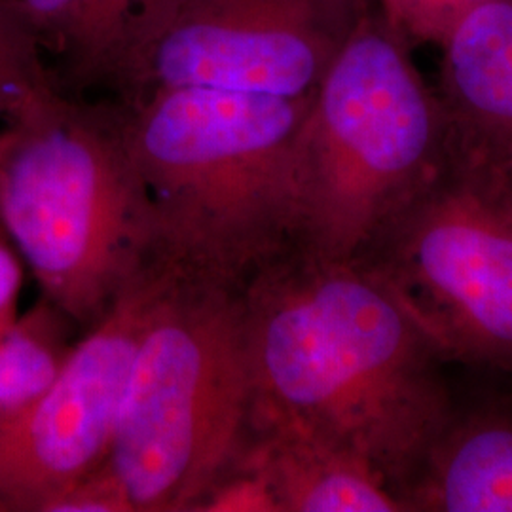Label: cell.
Listing matches in <instances>:
<instances>
[{
	"label": "cell",
	"instance_id": "cell-1",
	"mask_svg": "<svg viewBox=\"0 0 512 512\" xmlns=\"http://www.w3.org/2000/svg\"><path fill=\"white\" fill-rule=\"evenodd\" d=\"M241 298L249 429H289L351 450L403 505L404 488L454 408L444 357L429 336L353 260L289 249Z\"/></svg>",
	"mask_w": 512,
	"mask_h": 512
},
{
	"label": "cell",
	"instance_id": "cell-2",
	"mask_svg": "<svg viewBox=\"0 0 512 512\" xmlns=\"http://www.w3.org/2000/svg\"><path fill=\"white\" fill-rule=\"evenodd\" d=\"M313 93L164 88L122 103L165 262L243 291L293 249L296 148Z\"/></svg>",
	"mask_w": 512,
	"mask_h": 512
},
{
	"label": "cell",
	"instance_id": "cell-3",
	"mask_svg": "<svg viewBox=\"0 0 512 512\" xmlns=\"http://www.w3.org/2000/svg\"><path fill=\"white\" fill-rule=\"evenodd\" d=\"M0 228L46 300L86 329L162 258L120 101L57 88L6 120Z\"/></svg>",
	"mask_w": 512,
	"mask_h": 512
},
{
	"label": "cell",
	"instance_id": "cell-4",
	"mask_svg": "<svg viewBox=\"0 0 512 512\" xmlns=\"http://www.w3.org/2000/svg\"><path fill=\"white\" fill-rule=\"evenodd\" d=\"M370 10L313 93L296 148L293 249L351 262L452 162L439 95Z\"/></svg>",
	"mask_w": 512,
	"mask_h": 512
},
{
	"label": "cell",
	"instance_id": "cell-5",
	"mask_svg": "<svg viewBox=\"0 0 512 512\" xmlns=\"http://www.w3.org/2000/svg\"><path fill=\"white\" fill-rule=\"evenodd\" d=\"M249 416L241 289L177 268L141 336L107 458L133 512H194Z\"/></svg>",
	"mask_w": 512,
	"mask_h": 512
},
{
	"label": "cell",
	"instance_id": "cell-6",
	"mask_svg": "<svg viewBox=\"0 0 512 512\" xmlns=\"http://www.w3.org/2000/svg\"><path fill=\"white\" fill-rule=\"evenodd\" d=\"M353 262L384 283L444 361L512 376V200L497 173L452 154Z\"/></svg>",
	"mask_w": 512,
	"mask_h": 512
},
{
	"label": "cell",
	"instance_id": "cell-7",
	"mask_svg": "<svg viewBox=\"0 0 512 512\" xmlns=\"http://www.w3.org/2000/svg\"><path fill=\"white\" fill-rule=\"evenodd\" d=\"M370 0H141L105 88L129 105L164 88L304 97Z\"/></svg>",
	"mask_w": 512,
	"mask_h": 512
},
{
	"label": "cell",
	"instance_id": "cell-8",
	"mask_svg": "<svg viewBox=\"0 0 512 512\" xmlns=\"http://www.w3.org/2000/svg\"><path fill=\"white\" fill-rule=\"evenodd\" d=\"M175 270L152 262L52 378L0 420V512H46L105 465L141 336Z\"/></svg>",
	"mask_w": 512,
	"mask_h": 512
},
{
	"label": "cell",
	"instance_id": "cell-9",
	"mask_svg": "<svg viewBox=\"0 0 512 512\" xmlns=\"http://www.w3.org/2000/svg\"><path fill=\"white\" fill-rule=\"evenodd\" d=\"M440 46L454 158L499 173L512 162V0H482Z\"/></svg>",
	"mask_w": 512,
	"mask_h": 512
},
{
	"label": "cell",
	"instance_id": "cell-10",
	"mask_svg": "<svg viewBox=\"0 0 512 512\" xmlns=\"http://www.w3.org/2000/svg\"><path fill=\"white\" fill-rule=\"evenodd\" d=\"M401 499L406 512H512V401L454 404Z\"/></svg>",
	"mask_w": 512,
	"mask_h": 512
},
{
	"label": "cell",
	"instance_id": "cell-11",
	"mask_svg": "<svg viewBox=\"0 0 512 512\" xmlns=\"http://www.w3.org/2000/svg\"><path fill=\"white\" fill-rule=\"evenodd\" d=\"M243 448L275 512H404L368 461L327 440L289 429H249Z\"/></svg>",
	"mask_w": 512,
	"mask_h": 512
},
{
	"label": "cell",
	"instance_id": "cell-12",
	"mask_svg": "<svg viewBox=\"0 0 512 512\" xmlns=\"http://www.w3.org/2000/svg\"><path fill=\"white\" fill-rule=\"evenodd\" d=\"M59 90L84 95L105 84L141 0H19Z\"/></svg>",
	"mask_w": 512,
	"mask_h": 512
},
{
	"label": "cell",
	"instance_id": "cell-13",
	"mask_svg": "<svg viewBox=\"0 0 512 512\" xmlns=\"http://www.w3.org/2000/svg\"><path fill=\"white\" fill-rule=\"evenodd\" d=\"M57 88L25 8L19 0H0V118L18 116Z\"/></svg>",
	"mask_w": 512,
	"mask_h": 512
},
{
	"label": "cell",
	"instance_id": "cell-14",
	"mask_svg": "<svg viewBox=\"0 0 512 512\" xmlns=\"http://www.w3.org/2000/svg\"><path fill=\"white\" fill-rule=\"evenodd\" d=\"M480 2L482 0H376V12L406 44L437 42L440 46L459 19Z\"/></svg>",
	"mask_w": 512,
	"mask_h": 512
},
{
	"label": "cell",
	"instance_id": "cell-15",
	"mask_svg": "<svg viewBox=\"0 0 512 512\" xmlns=\"http://www.w3.org/2000/svg\"><path fill=\"white\" fill-rule=\"evenodd\" d=\"M46 512H133L120 480L107 461L95 473L59 495Z\"/></svg>",
	"mask_w": 512,
	"mask_h": 512
},
{
	"label": "cell",
	"instance_id": "cell-16",
	"mask_svg": "<svg viewBox=\"0 0 512 512\" xmlns=\"http://www.w3.org/2000/svg\"><path fill=\"white\" fill-rule=\"evenodd\" d=\"M4 232L0 228V325L6 321V315L10 310L12 302V293H14V266L6 258V249H4Z\"/></svg>",
	"mask_w": 512,
	"mask_h": 512
},
{
	"label": "cell",
	"instance_id": "cell-17",
	"mask_svg": "<svg viewBox=\"0 0 512 512\" xmlns=\"http://www.w3.org/2000/svg\"><path fill=\"white\" fill-rule=\"evenodd\" d=\"M499 177H501V181H503V186H505V190H507V194L511 196L512 200V162L507 165L503 171H499L497 173Z\"/></svg>",
	"mask_w": 512,
	"mask_h": 512
}]
</instances>
